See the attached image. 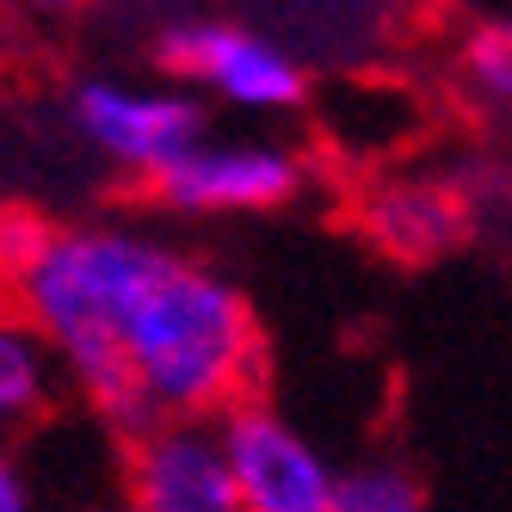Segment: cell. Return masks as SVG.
Listing matches in <instances>:
<instances>
[{
  "label": "cell",
  "instance_id": "1",
  "mask_svg": "<svg viewBox=\"0 0 512 512\" xmlns=\"http://www.w3.org/2000/svg\"><path fill=\"white\" fill-rule=\"evenodd\" d=\"M0 290L50 346L62 389L118 438L155 420H216L260 377L247 290L161 229L44 223Z\"/></svg>",
  "mask_w": 512,
  "mask_h": 512
},
{
  "label": "cell",
  "instance_id": "2",
  "mask_svg": "<svg viewBox=\"0 0 512 512\" xmlns=\"http://www.w3.org/2000/svg\"><path fill=\"white\" fill-rule=\"evenodd\" d=\"M155 68L161 81L186 87L198 105H229L247 118H284L309 99L303 56L278 44L272 31L210 13H179L155 31Z\"/></svg>",
  "mask_w": 512,
  "mask_h": 512
},
{
  "label": "cell",
  "instance_id": "3",
  "mask_svg": "<svg viewBox=\"0 0 512 512\" xmlns=\"http://www.w3.org/2000/svg\"><path fill=\"white\" fill-rule=\"evenodd\" d=\"M68 124H75V136L99 161H112L118 173H136L155 186L198 136H210V105H198L173 81L93 75L68 93Z\"/></svg>",
  "mask_w": 512,
  "mask_h": 512
},
{
  "label": "cell",
  "instance_id": "4",
  "mask_svg": "<svg viewBox=\"0 0 512 512\" xmlns=\"http://www.w3.org/2000/svg\"><path fill=\"white\" fill-rule=\"evenodd\" d=\"M216 438H223L241 512H327L340 469L297 420L278 414L272 401L241 395L235 408L216 414Z\"/></svg>",
  "mask_w": 512,
  "mask_h": 512
},
{
  "label": "cell",
  "instance_id": "5",
  "mask_svg": "<svg viewBox=\"0 0 512 512\" xmlns=\"http://www.w3.org/2000/svg\"><path fill=\"white\" fill-rule=\"evenodd\" d=\"M303 173V155L278 136H198L155 179V198L173 216H266L303 192Z\"/></svg>",
  "mask_w": 512,
  "mask_h": 512
},
{
  "label": "cell",
  "instance_id": "6",
  "mask_svg": "<svg viewBox=\"0 0 512 512\" xmlns=\"http://www.w3.org/2000/svg\"><path fill=\"white\" fill-rule=\"evenodd\" d=\"M130 512H241L216 420H155L124 438Z\"/></svg>",
  "mask_w": 512,
  "mask_h": 512
},
{
  "label": "cell",
  "instance_id": "7",
  "mask_svg": "<svg viewBox=\"0 0 512 512\" xmlns=\"http://www.w3.org/2000/svg\"><path fill=\"white\" fill-rule=\"evenodd\" d=\"M364 229L395 260H432L463 241L469 229V198L445 179H389L364 198Z\"/></svg>",
  "mask_w": 512,
  "mask_h": 512
},
{
  "label": "cell",
  "instance_id": "8",
  "mask_svg": "<svg viewBox=\"0 0 512 512\" xmlns=\"http://www.w3.org/2000/svg\"><path fill=\"white\" fill-rule=\"evenodd\" d=\"M56 395H62V377H56L50 346L0 297V451H19V438L50 420Z\"/></svg>",
  "mask_w": 512,
  "mask_h": 512
},
{
  "label": "cell",
  "instance_id": "9",
  "mask_svg": "<svg viewBox=\"0 0 512 512\" xmlns=\"http://www.w3.org/2000/svg\"><path fill=\"white\" fill-rule=\"evenodd\" d=\"M327 512H426V494L420 482L401 463H358V469H340L334 475V500Z\"/></svg>",
  "mask_w": 512,
  "mask_h": 512
},
{
  "label": "cell",
  "instance_id": "10",
  "mask_svg": "<svg viewBox=\"0 0 512 512\" xmlns=\"http://www.w3.org/2000/svg\"><path fill=\"white\" fill-rule=\"evenodd\" d=\"M463 81H469V93L482 105H494V112L512 118V19L482 25L463 44Z\"/></svg>",
  "mask_w": 512,
  "mask_h": 512
},
{
  "label": "cell",
  "instance_id": "11",
  "mask_svg": "<svg viewBox=\"0 0 512 512\" xmlns=\"http://www.w3.org/2000/svg\"><path fill=\"white\" fill-rule=\"evenodd\" d=\"M44 223H50V216H38V210H0V284L25 266V253L38 247Z\"/></svg>",
  "mask_w": 512,
  "mask_h": 512
},
{
  "label": "cell",
  "instance_id": "12",
  "mask_svg": "<svg viewBox=\"0 0 512 512\" xmlns=\"http://www.w3.org/2000/svg\"><path fill=\"white\" fill-rule=\"evenodd\" d=\"M0 512H44L38 482H31V469L19 463V451H0Z\"/></svg>",
  "mask_w": 512,
  "mask_h": 512
},
{
  "label": "cell",
  "instance_id": "13",
  "mask_svg": "<svg viewBox=\"0 0 512 512\" xmlns=\"http://www.w3.org/2000/svg\"><path fill=\"white\" fill-rule=\"evenodd\" d=\"M7 13H31V19H68V13H81L87 0H0Z\"/></svg>",
  "mask_w": 512,
  "mask_h": 512
},
{
  "label": "cell",
  "instance_id": "14",
  "mask_svg": "<svg viewBox=\"0 0 512 512\" xmlns=\"http://www.w3.org/2000/svg\"><path fill=\"white\" fill-rule=\"evenodd\" d=\"M87 512H130V506H124V500H118V506H87Z\"/></svg>",
  "mask_w": 512,
  "mask_h": 512
}]
</instances>
